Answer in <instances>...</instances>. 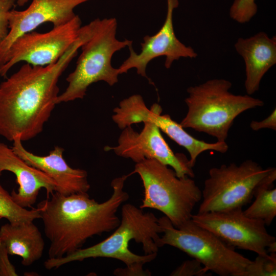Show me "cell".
I'll return each instance as SVG.
<instances>
[{"mask_svg":"<svg viewBox=\"0 0 276 276\" xmlns=\"http://www.w3.org/2000/svg\"><path fill=\"white\" fill-rule=\"evenodd\" d=\"M90 30L81 28L77 39L56 62L46 66L25 63L0 84V135L13 141H28L42 132L56 104L59 79Z\"/></svg>","mask_w":276,"mask_h":276,"instance_id":"1","label":"cell"},{"mask_svg":"<svg viewBox=\"0 0 276 276\" xmlns=\"http://www.w3.org/2000/svg\"><path fill=\"white\" fill-rule=\"evenodd\" d=\"M129 174L113 179L110 197L99 203L87 193L68 195L53 192L37 205L46 237L50 241L49 258H59L82 247L87 239L114 231L120 219V206L129 196L124 190Z\"/></svg>","mask_w":276,"mask_h":276,"instance_id":"2","label":"cell"},{"mask_svg":"<svg viewBox=\"0 0 276 276\" xmlns=\"http://www.w3.org/2000/svg\"><path fill=\"white\" fill-rule=\"evenodd\" d=\"M162 233L158 219L153 213L144 212L131 203L124 204L120 224L108 237L61 258H48L44 266L51 270L88 258H106L120 260L127 267L142 268L156 258L159 234Z\"/></svg>","mask_w":276,"mask_h":276,"instance_id":"3","label":"cell"},{"mask_svg":"<svg viewBox=\"0 0 276 276\" xmlns=\"http://www.w3.org/2000/svg\"><path fill=\"white\" fill-rule=\"evenodd\" d=\"M232 83L224 79H212L188 87L185 102L187 113L180 124L226 142L234 120L247 110L262 107L264 102L250 95L229 91Z\"/></svg>","mask_w":276,"mask_h":276,"instance_id":"4","label":"cell"},{"mask_svg":"<svg viewBox=\"0 0 276 276\" xmlns=\"http://www.w3.org/2000/svg\"><path fill=\"white\" fill-rule=\"evenodd\" d=\"M89 37L81 45L75 70L67 77L68 86L59 95L56 104L83 99L93 83L103 81L110 86L118 82L119 68L111 65L113 54L132 45V41L116 38L117 21L115 18H96Z\"/></svg>","mask_w":276,"mask_h":276,"instance_id":"5","label":"cell"},{"mask_svg":"<svg viewBox=\"0 0 276 276\" xmlns=\"http://www.w3.org/2000/svg\"><path fill=\"white\" fill-rule=\"evenodd\" d=\"M134 173L140 175L144 189L141 209L159 211L176 228L191 219L201 199V191L191 177H178L173 169L154 159L136 163L130 175Z\"/></svg>","mask_w":276,"mask_h":276,"instance_id":"6","label":"cell"},{"mask_svg":"<svg viewBox=\"0 0 276 276\" xmlns=\"http://www.w3.org/2000/svg\"><path fill=\"white\" fill-rule=\"evenodd\" d=\"M163 235L158 247H175L200 262L207 271L220 276H244L251 260L237 252L211 231L198 225L192 219L178 228L165 216L158 219Z\"/></svg>","mask_w":276,"mask_h":276,"instance_id":"7","label":"cell"},{"mask_svg":"<svg viewBox=\"0 0 276 276\" xmlns=\"http://www.w3.org/2000/svg\"><path fill=\"white\" fill-rule=\"evenodd\" d=\"M274 168L264 169L251 159L239 165L232 163L211 168L201 191L198 213L243 208Z\"/></svg>","mask_w":276,"mask_h":276,"instance_id":"8","label":"cell"},{"mask_svg":"<svg viewBox=\"0 0 276 276\" xmlns=\"http://www.w3.org/2000/svg\"><path fill=\"white\" fill-rule=\"evenodd\" d=\"M78 15L68 22L53 27L45 33L31 31L17 38L12 44L0 66V76L19 62L34 66H46L56 62L77 39L81 27Z\"/></svg>","mask_w":276,"mask_h":276,"instance_id":"9","label":"cell"},{"mask_svg":"<svg viewBox=\"0 0 276 276\" xmlns=\"http://www.w3.org/2000/svg\"><path fill=\"white\" fill-rule=\"evenodd\" d=\"M192 220L213 233L229 245L254 252L268 254L267 247L275 238L267 231L264 222L246 216L242 208L192 215Z\"/></svg>","mask_w":276,"mask_h":276,"instance_id":"10","label":"cell"},{"mask_svg":"<svg viewBox=\"0 0 276 276\" xmlns=\"http://www.w3.org/2000/svg\"><path fill=\"white\" fill-rule=\"evenodd\" d=\"M140 132L131 126L122 129L118 145L105 146L106 151L112 150L118 156L130 158L135 163L145 159H154L172 168L177 177L194 178V173L189 159L182 153H174L160 133V130L151 122H144Z\"/></svg>","mask_w":276,"mask_h":276,"instance_id":"11","label":"cell"},{"mask_svg":"<svg viewBox=\"0 0 276 276\" xmlns=\"http://www.w3.org/2000/svg\"><path fill=\"white\" fill-rule=\"evenodd\" d=\"M167 10L165 20L160 29L154 35H146L141 43V51L137 54L132 45L128 47L129 57L118 68L120 74L126 73L133 68L142 77L146 75L148 64L153 59L165 56V66L169 68L173 62L180 58H195L197 53L190 46H187L176 37L173 22L174 9L179 5L178 0H167Z\"/></svg>","mask_w":276,"mask_h":276,"instance_id":"12","label":"cell"},{"mask_svg":"<svg viewBox=\"0 0 276 276\" xmlns=\"http://www.w3.org/2000/svg\"><path fill=\"white\" fill-rule=\"evenodd\" d=\"M90 0H32L25 10L12 9L8 15V34L0 43V66L14 41L19 36L33 31L45 22L54 27L64 25L76 14L74 9Z\"/></svg>","mask_w":276,"mask_h":276,"instance_id":"13","label":"cell"},{"mask_svg":"<svg viewBox=\"0 0 276 276\" xmlns=\"http://www.w3.org/2000/svg\"><path fill=\"white\" fill-rule=\"evenodd\" d=\"M11 148L15 153L54 180L56 186L55 192L68 195L87 193L90 189L87 172L70 167L63 157V148L56 146L48 155L39 156L24 148L19 136H15Z\"/></svg>","mask_w":276,"mask_h":276,"instance_id":"14","label":"cell"},{"mask_svg":"<svg viewBox=\"0 0 276 276\" xmlns=\"http://www.w3.org/2000/svg\"><path fill=\"white\" fill-rule=\"evenodd\" d=\"M5 171L13 173L16 176L19 187L17 192L13 190L11 195L13 200L22 208L32 206L41 189H44L48 194L56 191V183L51 178L27 164L14 153L11 147L0 142V176Z\"/></svg>","mask_w":276,"mask_h":276,"instance_id":"15","label":"cell"},{"mask_svg":"<svg viewBox=\"0 0 276 276\" xmlns=\"http://www.w3.org/2000/svg\"><path fill=\"white\" fill-rule=\"evenodd\" d=\"M245 64L244 87L248 95L259 89L264 75L276 63V37L259 32L248 38H239L235 44Z\"/></svg>","mask_w":276,"mask_h":276,"instance_id":"16","label":"cell"},{"mask_svg":"<svg viewBox=\"0 0 276 276\" xmlns=\"http://www.w3.org/2000/svg\"><path fill=\"white\" fill-rule=\"evenodd\" d=\"M162 112L161 106L154 103L150 109L147 106L143 107L139 112V119L141 122L154 123L171 139L184 147L190 154L189 163L191 168L194 167L198 156L203 152L214 150L224 153L228 150L226 142L207 143L198 140L187 132L180 123L173 120L169 114L162 115Z\"/></svg>","mask_w":276,"mask_h":276,"instance_id":"17","label":"cell"},{"mask_svg":"<svg viewBox=\"0 0 276 276\" xmlns=\"http://www.w3.org/2000/svg\"><path fill=\"white\" fill-rule=\"evenodd\" d=\"M0 241L9 255L19 256L24 266L39 260L44 249L41 234L33 221L18 225L7 223L0 228Z\"/></svg>","mask_w":276,"mask_h":276,"instance_id":"18","label":"cell"},{"mask_svg":"<svg viewBox=\"0 0 276 276\" xmlns=\"http://www.w3.org/2000/svg\"><path fill=\"white\" fill-rule=\"evenodd\" d=\"M276 179L274 168L265 179L257 188L252 203L244 213L248 217L263 221L266 225H270L276 216V189L274 181Z\"/></svg>","mask_w":276,"mask_h":276,"instance_id":"19","label":"cell"},{"mask_svg":"<svg viewBox=\"0 0 276 276\" xmlns=\"http://www.w3.org/2000/svg\"><path fill=\"white\" fill-rule=\"evenodd\" d=\"M0 217L18 225L40 218V214L37 208L30 210L19 205L0 184Z\"/></svg>","mask_w":276,"mask_h":276,"instance_id":"20","label":"cell"},{"mask_svg":"<svg viewBox=\"0 0 276 276\" xmlns=\"http://www.w3.org/2000/svg\"><path fill=\"white\" fill-rule=\"evenodd\" d=\"M275 276L276 254L258 255L248 266L244 276Z\"/></svg>","mask_w":276,"mask_h":276,"instance_id":"21","label":"cell"},{"mask_svg":"<svg viewBox=\"0 0 276 276\" xmlns=\"http://www.w3.org/2000/svg\"><path fill=\"white\" fill-rule=\"evenodd\" d=\"M257 11L255 0H234L229 14L234 20L240 24H245L251 20Z\"/></svg>","mask_w":276,"mask_h":276,"instance_id":"22","label":"cell"},{"mask_svg":"<svg viewBox=\"0 0 276 276\" xmlns=\"http://www.w3.org/2000/svg\"><path fill=\"white\" fill-rule=\"evenodd\" d=\"M208 273L204 266L195 259L182 262L170 274L171 276H203Z\"/></svg>","mask_w":276,"mask_h":276,"instance_id":"23","label":"cell"},{"mask_svg":"<svg viewBox=\"0 0 276 276\" xmlns=\"http://www.w3.org/2000/svg\"><path fill=\"white\" fill-rule=\"evenodd\" d=\"M15 3L14 0H0V43L8 34V15L15 6Z\"/></svg>","mask_w":276,"mask_h":276,"instance_id":"24","label":"cell"},{"mask_svg":"<svg viewBox=\"0 0 276 276\" xmlns=\"http://www.w3.org/2000/svg\"><path fill=\"white\" fill-rule=\"evenodd\" d=\"M8 252L0 241V276H17L16 269L9 259Z\"/></svg>","mask_w":276,"mask_h":276,"instance_id":"25","label":"cell"},{"mask_svg":"<svg viewBox=\"0 0 276 276\" xmlns=\"http://www.w3.org/2000/svg\"><path fill=\"white\" fill-rule=\"evenodd\" d=\"M250 128L254 131H258L262 129L268 128L276 130V110L275 108L271 114L265 119L261 121H252L249 125Z\"/></svg>","mask_w":276,"mask_h":276,"instance_id":"26","label":"cell"},{"mask_svg":"<svg viewBox=\"0 0 276 276\" xmlns=\"http://www.w3.org/2000/svg\"><path fill=\"white\" fill-rule=\"evenodd\" d=\"M113 273L121 276H148L151 274L149 270H145L143 268L127 267L117 268L114 270Z\"/></svg>","mask_w":276,"mask_h":276,"instance_id":"27","label":"cell"},{"mask_svg":"<svg viewBox=\"0 0 276 276\" xmlns=\"http://www.w3.org/2000/svg\"><path fill=\"white\" fill-rule=\"evenodd\" d=\"M17 5L20 7L24 6L29 0H14Z\"/></svg>","mask_w":276,"mask_h":276,"instance_id":"28","label":"cell"},{"mask_svg":"<svg viewBox=\"0 0 276 276\" xmlns=\"http://www.w3.org/2000/svg\"><path fill=\"white\" fill-rule=\"evenodd\" d=\"M2 219V217H0V220Z\"/></svg>","mask_w":276,"mask_h":276,"instance_id":"29","label":"cell"}]
</instances>
